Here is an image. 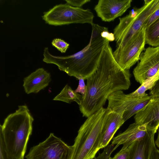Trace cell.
<instances>
[{
  "mask_svg": "<svg viewBox=\"0 0 159 159\" xmlns=\"http://www.w3.org/2000/svg\"><path fill=\"white\" fill-rule=\"evenodd\" d=\"M107 108L103 107L89 116L78 131L71 159H93L99 150Z\"/></svg>",
  "mask_w": 159,
  "mask_h": 159,
  "instance_id": "obj_4",
  "label": "cell"
},
{
  "mask_svg": "<svg viewBox=\"0 0 159 159\" xmlns=\"http://www.w3.org/2000/svg\"><path fill=\"white\" fill-rule=\"evenodd\" d=\"M159 9V0H151L139 8H134L126 16L119 18V23L113 30L116 49H122L132 37L142 27L146 20Z\"/></svg>",
  "mask_w": 159,
  "mask_h": 159,
  "instance_id": "obj_5",
  "label": "cell"
},
{
  "mask_svg": "<svg viewBox=\"0 0 159 159\" xmlns=\"http://www.w3.org/2000/svg\"><path fill=\"white\" fill-rule=\"evenodd\" d=\"M73 148L53 133L43 141L31 148L26 159H71Z\"/></svg>",
  "mask_w": 159,
  "mask_h": 159,
  "instance_id": "obj_7",
  "label": "cell"
},
{
  "mask_svg": "<svg viewBox=\"0 0 159 159\" xmlns=\"http://www.w3.org/2000/svg\"><path fill=\"white\" fill-rule=\"evenodd\" d=\"M78 80H79V83L77 88L75 90L77 93L81 94L84 98L86 91V85H85L84 80L82 78H79Z\"/></svg>",
  "mask_w": 159,
  "mask_h": 159,
  "instance_id": "obj_24",
  "label": "cell"
},
{
  "mask_svg": "<svg viewBox=\"0 0 159 159\" xmlns=\"http://www.w3.org/2000/svg\"><path fill=\"white\" fill-rule=\"evenodd\" d=\"M131 0H99L94 10L102 21L110 22L121 16L131 5Z\"/></svg>",
  "mask_w": 159,
  "mask_h": 159,
  "instance_id": "obj_10",
  "label": "cell"
},
{
  "mask_svg": "<svg viewBox=\"0 0 159 159\" xmlns=\"http://www.w3.org/2000/svg\"><path fill=\"white\" fill-rule=\"evenodd\" d=\"M150 159H159V150L157 148L156 146L152 151Z\"/></svg>",
  "mask_w": 159,
  "mask_h": 159,
  "instance_id": "obj_28",
  "label": "cell"
},
{
  "mask_svg": "<svg viewBox=\"0 0 159 159\" xmlns=\"http://www.w3.org/2000/svg\"><path fill=\"white\" fill-rule=\"evenodd\" d=\"M147 132V124L139 125L134 123L129 125L124 132L113 138L111 144H116L114 151L120 145H123L122 149L127 148L133 142L142 140Z\"/></svg>",
  "mask_w": 159,
  "mask_h": 159,
  "instance_id": "obj_13",
  "label": "cell"
},
{
  "mask_svg": "<svg viewBox=\"0 0 159 159\" xmlns=\"http://www.w3.org/2000/svg\"><path fill=\"white\" fill-rule=\"evenodd\" d=\"M145 29L142 27L122 49L113 52L115 60L123 69L129 70L139 60L141 54L145 50Z\"/></svg>",
  "mask_w": 159,
  "mask_h": 159,
  "instance_id": "obj_8",
  "label": "cell"
},
{
  "mask_svg": "<svg viewBox=\"0 0 159 159\" xmlns=\"http://www.w3.org/2000/svg\"><path fill=\"white\" fill-rule=\"evenodd\" d=\"M158 135L157 138L156 140L155 141V145L159 148V126L158 127Z\"/></svg>",
  "mask_w": 159,
  "mask_h": 159,
  "instance_id": "obj_29",
  "label": "cell"
},
{
  "mask_svg": "<svg viewBox=\"0 0 159 159\" xmlns=\"http://www.w3.org/2000/svg\"><path fill=\"white\" fill-rule=\"evenodd\" d=\"M153 96H159V79L156 82L151 90Z\"/></svg>",
  "mask_w": 159,
  "mask_h": 159,
  "instance_id": "obj_27",
  "label": "cell"
},
{
  "mask_svg": "<svg viewBox=\"0 0 159 159\" xmlns=\"http://www.w3.org/2000/svg\"><path fill=\"white\" fill-rule=\"evenodd\" d=\"M0 159H10L8 157L2 137L0 136Z\"/></svg>",
  "mask_w": 159,
  "mask_h": 159,
  "instance_id": "obj_26",
  "label": "cell"
},
{
  "mask_svg": "<svg viewBox=\"0 0 159 159\" xmlns=\"http://www.w3.org/2000/svg\"><path fill=\"white\" fill-rule=\"evenodd\" d=\"M34 120L27 106L20 105L0 125V136L10 159H24Z\"/></svg>",
  "mask_w": 159,
  "mask_h": 159,
  "instance_id": "obj_3",
  "label": "cell"
},
{
  "mask_svg": "<svg viewBox=\"0 0 159 159\" xmlns=\"http://www.w3.org/2000/svg\"><path fill=\"white\" fill-rule=\"evenodd\" d=\"M94 15L89 9L73 7L66 3L57 5L43 13V19L51 25L93 23Z\"/></svg>",
  "mask_w": 159,
  "mask_h": 159,
  "instance_id": "obj_6",
  "label": "cell"
},
{
  "mask_svg": "<svg viewBox=\"0 0 159 159\" xmlns=\"http://www.w3.org/2000/svg\"><path fill=\"white\" fill-rule=\"evenodd\" d=\"M157 73L159 74V68L158 71Z\"/></svg>",
  "mask_w": 159,
  "mask_h": 159,
  "instance_id": "obj_30",
  "label": "cell"
},
{
  "mask_svg": "<svg viewBox=\"0 0 159 159\" xmlns=\"http://www.w3.org/2000/svg\"><path fill=\"white\" fill-rule=\"evenodd\" d=\"M129 148L128 147L125 149H121L112 158L110 159H129Z\"/></svg>",
  "mask_w": 159,
  "mask_h": 159,
  "instance_id": "obj_23",
  "label": "cell"
},
{
  "mask_svg": "<svg viewBox=\"0 0 159 159\" xmlns=\"http://www.w3.org/2000/svg\"><path fill=\"white\" fill-rule=\"evenodd\" d=\"M146 44L152 47L159 46V18L145 30Z\"/></svg>",
  "mask_w": 159,
  "mask_h": 159,
  "instance_id": "obj_18",
  "label": "cell"
},
{
  "mask_svg": "<svg viewBox=\"0 0 159 159\" xmlns=\"http://www.w3.org/2000/svg\"><path fill=\"white\" fill-rule=\"evenodd\" d=\"M89 43L81 50L71 55L58 56L52 54L48 47L44 49L43 61L53 64L68 75L84 80L96 71L103 51L110 41L115 40L114 34L108 28L93 23Z\"/></svg>",
  "mask_w": 159,
  "mask_h": 159,
  "instance_id": "obj_2",
  "label": "cell"
},
{
  "mask_svg": "<svg viewBox=\"0 0 159 159\" xmlns=\"http://www.w3.org/2000/svg\"><path fill=\"white\" fill-rule=\"evenodd\" d=\"M53 100L62 101L68 103L75 102L79 106L82 102L83 97L81 95L75 92L70 86L66 84Z\"/></svg>",
  "mask_w": 159,
  "mask_h": 159,
  "instance_id": "obj_17",
  "label": "cell"
},
{
  "mask_svg": "<svg viewBox=\"0 0 159 159\" xmlns=\"http://www.w3.org/2000/svg\"><path fill=\"white\" fill-rule=\"evenodd\" d=\"M155 133L147 130L145 136L142 140L132 143L129 147V159H150L152 151L156 146L154 141Z\"/></svg>",
  "mask_w": 159,
  "mask_h": 159,
  "instance_id": "obj_14",
  "label": "cell"
},
{
  "mask_svg": "<svg viewBox=\"0 0 159 159\" xmlns=\"http://www.w3.org/2000/svg\"><path fill=\"white\" fill-rule=\"evenodd\" d=\"M152 97V96H149L147 93L143 97L134 105L129 111L123 116L124 121L125 122L140 111L148 103Z\"/></svg>",
  "mask_w": 159,
  "mask_h": 159,
  "instance_id": "obj_19",
  "label": "cell"
},
{
  "mask_svg": "<svg viewBox=\"0 0 159 159\" xmlns=\"http://www.w3.org/2000/svg\"><path fill=\"white\" fill-rule=\"evenodd\" d=\"M66 3L75 7L81 8L84 4L90 1V0H65Z\"/></svg>",
  "mask_w": 159,
  "mask_h": 159,
  "instance_id": "obj_25",
  "label": "cell"
},
{
  "mask_svg": "<svg viewBox=\"0 0 159 159\" xmlns=\"http://www.w3.org/2000/svg\"><path fill=\"white\" fill-rule=\"evenodd\" d=\"M51 80L50 73L39 68L24 78L23 86L27 94L37 93L47 87Z\"/></svg>",
  "mask_w": 159,
  "mask_h": 159,
  "instance_id": "obj_15",
  "label": "cell"
},
{
  "mask_svg": "<svg viewBox=\"0 0 159 159\" xmlns=\"http://www.w3.org/2000/svg\"><path fill=\"white\" fill-rule=\"evenodd\" d=\"M159 18V9L155 11L145 21L142 27L145 29Z\"/></svg>",
  "mask_w": 159,
  "mask_h": 159,
  "instance_id": "obj_22",
  "label": "cell"
},
{
  "mask_svg": "<svg viewBox=\"0 0 159 159\" xmlns=\"http://www.w3.org/2000/svg\"><path fill=\"white\" fill-rule=\"evenodd\" d=\"M134 69L135 80L141 84L155 75L159 68V46L148 47L142 52Z\"/></svg>",
  "mask_w": 159,
  "mask_h": 159,
  "instance_id": "obj_9",
  "label": "cell"
},
{
  "mask_svg": "<svg viewBox=\"0 0 159 159\" xmlns=\"http://www.w3.org/2000/svg\"><path fill=\"white\" fill-rule=\"evenodd\" d=\"M52 44L61 53H65L69 46V43L60 39H53Z\"/></svg>",
  "mask_w": 159,
  "mask_h": 159,
  "instance_id": "obj_20",
  "label": "cell"
},
{
  "mask_svg": "<svg viewBox=\"0 0 159 159\" xmlns=\"http://www.w3.org/2000/svg\"><path fill=\"white\" fill-rule=\"evenodd\" d=\"M114 145L111 144L108 145L104 148L103 152L101 153H99V155L95 159H110L111 155L114 151L113 148Z\"/></svg>",
  "mask_w": 159,
  "mask_h": 159,
  "instance_id": "obj_21",
  "label": "cell"
},
{
  "mask_svg": "<svg viewBox=\"0 0 159 159\" xmlns=\"http://www.w3.org/2000/svg\"><path fill=\"white\" fill-rule=\"evenodd\" d=\"M125 122L121 115L107 108L102 130L100 149L108 145L115 133Z\"/></svg>",
  "mask_w": 159,
  "mask_h": 159,
  "instance_id": "obj_12",
  "label": "cell"
},
{
  "mask_svg": "<svg viewBox=\"0 0 159 159\" xmlns=\"http://www.w3.org/2000/svg\"><path fill=\"white\" fill-rule=\"evenodd\" d=\"M130 76L129 70L123 69L117 63L108 44L103 51L97 69L87 79L86 93L79 105L83 116L88 117L103 107L113 93L128 89Z\"/></svg>",
  "mask_w": 159,
  "mask_h": 159,
  "instance_id": "obj_1",
  "label": "cell"
},
{
  "mask_svg": "<svg viewBox=\"0 0 159 159\" xmlns=\"http://www.w3.org/2000/svg\"><path fill=\"white\" fill-rule=\"evenodd\" d=\"M134 119L136 123L146 124L147 130L156 133L159 126V96H152L148 103L135 115Z\"/></svg>",
  "mask_w": 159,
  "mask_h": 159,
  "instance_id": "obj_11",
  "label": "cell"
},
{
  "mask_svg": "<svg viewBox=\"0 0 159 159\" xmlns=\"http://www.w3.org/2000/svg\"><path fill=\"white\" fill-rule=\"evenodd\" d=\"M142 97L134 98L129 94H125L121 90L118 91L111 94L108 97V103L107 108L123 116Z\"/></svg>",
  "mask_w": 159,
  "mask_h": 159,
  "instance_id": "obj_16",
  "label": "cell"
}]
</instances>
